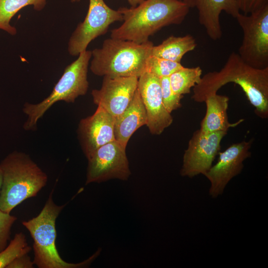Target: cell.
<instances>
[{
	"label": "cell",
	"mask_w": 268,
	"mask_h": 268,
	"mask_svg": "<svg viewBox=\"0 0 268 268\" xmlns=\"http://www.w3.org/2000/svg\"><path fill=\"white\" fill-rule=\"evenodd\" d=\"M138 79L135 76H104L101 88L91 92L94 103L116 118L133 100L137 88Z\"/></svg>",
	"instance_id": "cell-12"
},
{
	"label": "cell",
	"mask_w": 268,
	"mask_h": 268,
	"mask_svg": "<svg viewBox=\"0 0 268 268\" xmlns=\"http://www.w3.org/2000/svg\"><path fill=\"white\" fill-rule=\"evenodd\" d=\"M197 46L195 38L190 34L184 36H170L157 46H153L151 55L181 63L183 56Z\"/></svg>",
	"instance_id": "cell-18"
},
{
	"label": "cell",
	"mask_w": 268,
	"mask_h": 268,
	"mask_svg": "<svg viewBox=\"0 0 268 268\" xmlns=\"http://www.w3.org/2000/svg\"><path fill=\"white\" fill-rule=\"evenodd\" d=\"M252 142L253 139L243 140L219 152L217 163L204 175L210 182L209 194L212 198L221 195L229 182L241 173L244 161L251 156Z\"/></svg>",
	"instance_id": "cell-11"
},
{
	"label": "cell",
	"mask_w": 268,
	"mask_h": 268,
	"mask_svg": "<svg viewBox=\"0 0 268 268\" xmlns=\"http://www.w3.org/2000/svg\"><path fill=\"white\" fill-rule=\"evenodd\" d=\"M163 105L168 112L171 113L182 107L181 100L183 95L176 93L172 89L169 76L160 78Z\"/></svg>",
	"instance_id": "cell-23"
},
{
	"label": "cell",
	"mask_w": 268,
	"mask_h": 268,
	"mask_svg": "<svg viewBox=\"0 0 268 268\" xmlns=\"http://www.w3.org/2000/svg\"><path fill=\"white\" fill-rule=\"evenodd\" d=\"M231 82L241 88L258 116L268 118V67L254 68L235 52L230 54L221 69L209 72L201 77V82L193 88L192 98L198 103L204 102L207 96L217 93L222 86Z\"/></svg>",
	"instance_id": "cell-1"
},
{
	"label": "cell",
	"mask_w": 268,
	"mask_h": 268,
	"mask_svg": "<svg viewBox=\"0 0 268 268\" xmlns=\"http://www.w3.org/2000/svg\"><path fill=\"white\" fill-rule=\"evenodd\" d=\"M17 217L0 209V252L7 245L11 229Z\"/></svg>",
	"instance_id": "cell-24"
},
{
	"label": "cell",
	"mask_w": 268,
	"mask_h": 268,
	"mask_svg": "<svg viewBox=\"0 0 268 268\" xmlns=\"http://www.w3.org/2000/svg\"><path fill=\"white\" fill-rule=\"evenodd\" d=\"M87 159L86 185L112 179L125 181L131 174L126 148L116 140L98 148Z\"/></svg>",
	"instance_id": "cell-9"
},
{
	"label": "cell",
	"mask_w": 268,
	"mask_h": 268,
	"mask_svg": "<svg viewBox=\"0 0 268 268\" xmlns=\"http://www.w3.org/2000/svg\"><path fill=\"white\" fill-rule=\"evenodd\" d=\"M240 11L245 14L253 12L266 4L268 0H237Z\"/></svg>",
	"instance_id": "cell-25"
},
{
	"label": "cell",
	"mask_w": 268,
	"mask_h": 268,
	"mask_svg": "<svg viewBox=\"0 0 268 268\" xmlns=\"http://www.w3.org/2000/svg\"><path fill=\"white\" fill-rule=\"evenodd\" d=\"M183 67L181 63L150 55L146 61L145 72L161 78L169 76Z\"/></svg>",
	"instance_id": "cell-22"
},
{
	"label": "cell",
	"mask_w": 268,
	"mask_h": 268,
	"mask_svg": "<svg viewBox=\"0 0 268 268\" xmlns=\"http://www.w3.org/2000/svg\"><path fill=\"white\" fill-rule=\"evenodd\" d=\"M131 7H134L141 3L144 0H127Z\"/></svg>",
	"instance_id": "cell-28"
},
{
	"label": "cell",
	"mask_w": 268,
	"mask_h": 268,
	"mask_svg": "<svg viewBox=\"0 0 268 268\" xmlns=\"http://www.w3.org/2000/svg\"><path fill=\"white\" fill-rule=\"evenodd\" d=\"M2 172L1 168L0 166V190L1 186L2 184Z\"/></svg>",
	"instance_id": "cell-29"
},
{
	"label": "cell",
	"mask_w": 268,
	"mask_h": 268,
	"mask_svg": "<svg viewBox=\"0 0 268 268\" xmlns=\"http://www.w3.org/2000/svg\"><path fill=\"white\" fill-rule=\"evenodd\" d=\"M31 249L24 234L16 233L9 244L0 252V268H6L16 258L28 254Z\"/></svg>",
	"instance_id": "cell-21"
},
{
	"label": "cell",
	"mask_w": 268,
	"mask_h": 268,
	"mask_svg": "<svg viewBox=\"0 0 268 268\" xmlns=\"http://www.w3.org/2000/svg\"><path fill=\"white\" fill-rule=\"evenodd\" d=\"M2 172L0 209L11 211L25 200L35 197L47 184L48 176L30 156L15 150L0 163Z\"/></svg>",
	"instance_id": "cell-3"
},
{
	"label": "cell",
	"mask_w": 268,
	"mask_h": 268,
	"mask_svg": "<svg viewBox=\"0 0 268 268\" xmlns=\"http://www.w3.org/2000/svg\"><path fill=\"white\" fill-rule=\"evenodd\" d=\"M34 265L28 254H26L16 258L6 268H33Z\"/></svg>",
	"instance_id": "cell-26"
},
{
	"label": "cell",
	"mask_w": 268,
	"mask_h": 268,
	"mask_svg": "<svg viewBox=\"0 0 268 268\" xmlns=\"http://www.w3.org/2000/svg\"><path fill=\"white\" fill-rule=\"evenodd\" d=\"M186 4L190 8L196 7L198 0H179Z\"/></svg>",
	"instance_id": "cell-27"
},
{
	"label": "cell",
	"mask_w": 268,
	"mask_h": 268,
	"mask_svg": "<svg viewBox=\"0 0 268 268\" xmlns=\"http://www.w3.org/2000/svg\"><path fill=\"white\" fill-rule=\"evenodd\" d=\"M53 190L39 214L22 222L33 240L34 265L39 268H79L88 267L100 255L101 249L86 260L71 263L65 261L56 248V221L66 205H57L53 199Z\"/></svg>",
	"instance_id": "cell-5"
},
{
	"label": "cell",
	"mask_w": 268,
	"mask_h": 268,
	"mask_svg": "<svg viewBox=\"0 0 268 268\" xmlns=\"http://www.w3.org/2000/svg\"><path fill=\"white\" fill-rule=\"evenodd\" d=\"M189 9L179 0H144L134 7H120L123 23L111 30L110 37L146 42L163 27L181 23Z\"/></svg>",
	"instance_id": "cell-2"
},
{
	"label": "cell",
	"mask_w": 268,
	"mask_h": 268,
	"mask_svg": "<svg viewBox=\"0 0 268 268\" xmlns=\"http://www.w3.org/2000/svg\"><path fill=\"white\" fill-rule=\"evenodd\" d=\"M202 69L200 67H182L169 76L172 90L181 95L189 94L191 89L201 81Z\"/></svg>",
	"instance_id": "cell-20"
},
{
	"label": "cell",
	"mask_w": 268,
	"mask_h": 268,
	"mask_svg": "<svg viewBox=\"0 0 268 268\" xmlns=\"http://www.w3.org/2000/svg\"><path fill=\"white\" fill-rule=\"evenodd\" d=\"M120 21H123V15L119 9L110 8L104 0H89L84 20L78 24L69 38V55L78 56L86 50L92 40L105 34L111 24Z\"/></svg>",
	"instance_id": "cell-8"
},
{
	"label": "cell",
	"mask_w": 268,
	"mask_h": 268,
	"mask_svg": "<svg viewBox=\"0 0 268 268\" xmlns=\"http://www.w3.org/2000/svg\"><path fill=\"white\" fill-rule=\"evenodd\" d=\"M114 126V118L100 106L93 114L81 119L77 134L87 159L100 147L115 140Z\"/></svg>",
	"instance_id": "cell-14"
},
{
	"label": "cell",
	"mask_w": 268,
	"mask_h": 268,
	"mask_svg": "<svg viewBox=\"0 0 268 268\" xmlns=\"http://www.w3.org/2000/svg\"><path fill=\"white\" fill-rule=\"evenodd\" d=\"M146 124L145 110L137 88L129 105L120 116L114 119L115 140L126 148L133 134Z\"/></svg>",
	"instance_id": "cell-16"
},
{
	"label": "cell",
	"mask_w": 268,
	"mask_h": 268,
	"mask_svg": "<svg viewBox=\"0 0 268 268\" xmlns=\"http://www.w3.org/2000/svg\"><path fill=\"white\" fill-rule=\"evenodd\" d=\"M78 56L76 60L65 68L62 76L47 97L36 104L25 103L22 108L27 116L23 125L25 131H35L38 121L56 102L63 101L74 103L77 97L86 94L89 86L87 72L91 51L85 50Z\"/></svg>",
	"instance_id": "cell-6"
},
{
	"label": "cell",
	"mask_w": 268,
	"mask_h": 268,
	"mask_svg": "<svg viewBox=\"0 0 268 268\" xmlns=\"http://www.w3.org/2000/svg\"><path fill=\"white\" fill-rule=\"evenodd\" d=\"M196 7L200 23L213 40L219 39L222 35L220 23L222 11L235 18L241 13L237 0H198Z\"/></svg>",
	"instance_id": "cell-15"
},
{
	"label": "cell",
	"mask_w": 268,
	"mask_h": 268,
	"mask_svg": "<svg viewBox=\"0 0 268 268\" xmlns=\"http://www.w3.org/2000/svg\"><path fill=\"white\" fill-rule=\"evenodd\" d=\"M229 101L228 96L217 93L206 97L204 101L206 104V113L200 129L202 132L228 131L230 128L237 126L244 121L241 119L234 123L229 122L227 115Z\"/></svg>",
	"instance_id": "cell-17"
},
{
	"label": "cell",
	"mask_w": 268,
	"mask_h": 268,
	"mask_svg": "<svg viewBox=\"0 0 268 268\" xmlns=\"http://www.w3.org/2000/svg\"><path fill=\"white\" fill-rule=\"evenodd\" d=\"M137 90L146 114V126L151 134H161L173 119L163 103L160 78L144 72L138 77Z\"/></svg>",
	"instance_id": "cell-13"
},
{
	"label": "cell",
	"mask_w": 268,
	"mask_h": 268,
	"mask_svg": "<svg viewBox=\"0 0 268 268\" xmlns=\"http://www.w3.org/2000/svg\"><path fill=\"white\" fill-rule=\"evenodd\" d=\"M227 131L204 133L196 131L185 150L180 174L192 178L200 174L204 175L211 167L220 150V143Z\"/></svg>",
	"instance_id": "cell-10"
},
{
	"label": "cell",
	"mask_w": 268,
	"mask_h": 268,
	"mask_svg": "<svg viewBox=\"0 0 268 268\" xmlns=\"http://www.w3.org/2000/svg\"><path fill=\"white\" fill-rule=\"evenodd\" d=\"M47 0H0V29L11 35L16 34V28L10 24L11 19L23 7L33 6L37 11L42 10Z\"/></svg>",
	"instance_id": "cell-19"
},
{
	"label": "cell",
	"mask_w": 268,
	"mask_h": 268,
	"mask_svg": "<svg viewBox=\"0 0 268 268\" xmlns=\"http://www.w3.org/2000/svg\"><path fill=\"white\" fill-rule=\"evenodd\" d=\"M236 19L243 33L238 55L254 68L268 67V4L248 14L240 13Z\"/></svg>",
	"instance_id": "cell-7"
},
{
	"label": "cell",
	"mask_w": 268,
	"mask_h": 268,
	"mask_svg": "<svg viewBox=\"0 0 268 268\" xmlns=\"http://www.w3.org/2000/svg\"><path fill=\"white\" fill-rule=\"evenodd\" d=\"M153 46L149 40L137 43L110 37L104 41L101 48L91 51L90 68L98 76L138 78L145 72Z\"/></svg>",
	"instance_id": "cell-4"
},
{
	"label": "cell",
	"mask_w": 268,
	"mask_h": 268,
	"mask_svg": "<svg viewBox=\"0 0 268 268\" xmlns=\"http://www.w3.org/2000/svg\"><path fill=\"white\" fill-rule=\"evenodd\" d=\"M81 0H70L72 2H77L80 1Z\"/></svg>",
	"instance_id": "cell-30"
}]
</instances>
